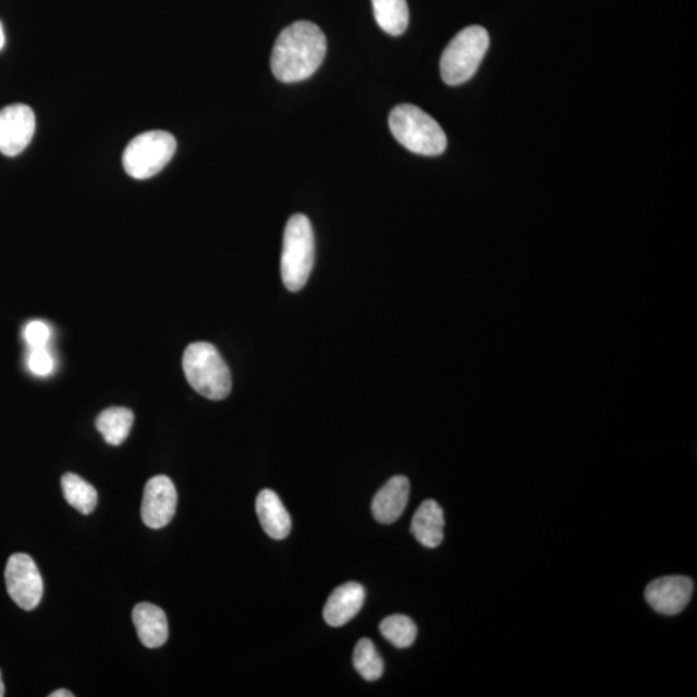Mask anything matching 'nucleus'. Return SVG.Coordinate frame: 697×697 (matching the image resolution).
Here are the masks:
<instances>
[{
	"label": "nucleus",
	"mask_w": 697,
	"mask_h": 697,
	"mask_svg": "<svg viewBox=\"0 0 697 697\" xmlns=\"http://www.w3.org/2000/svg\"><path fill=\"white\" fill-rule=\"evenodd\" d=\"M326 53L327 39L320 27L297 21L279 34L271 53V72L284 83L308 80L322 65Z\"/></svg>",
	"instance_id": "1"
},
{
	"label": "nucleus",
	"mask_w": 697,
	"mask_h": 697,
	"mask_svg": "<svg viewBox=\"0 0 697 697\" xmlns=\"http://www.w3.org/2000/svg\"><path fill=\"white\" fill-rule=\"evenodd\" d=\"M389 127L396 142L416 155L441 156L448 148V136L441 125L415 105L395 107L389 115Z\"/></svg>",
	"instance_id": "2"
},
{
	"label": "nucleus",
	"mask_w": 697,
	"mask_h": 697,
	"mask_svg": "<svg viewBox=\"0 0 697 697\" xmlns=\"http://www.w3.org/2000/svg\"><path fill=\"white\" fill-rule=\"evenodd\" d=\"M316 260V239L305 215L292 216L284 229L281 273L285 288L297 292L304 288Z\"/></svg>",
	"instance_id": "3"
},
{
	"label": "nucleus",
	"mask_w": 697,
	"mask_h": 697,
	"mask_svg": "<svg viewBox=\"0 0 697 697\" xmlns=\"http://www.w3.org/2000/svg\"><path fill=\"white\" fill-rule=\"evenodd\" d=\"M187 382L208 400L221 401L232 392V375L218 348L208 343L186 347L183 358Z\"/></svg>",
	"instance_id": "4"
},
{
	"label": "nucleus",
	"mask_w": 697,
	"mask_h": 697,
	"mask_svg": "<svg viewBox=\"0 0 697 697\" xmlns=\"http://www.w3.org/2000/svg\"><path fill=\"white\" fill-rule=\"evenodd\" d=\"M490 47L485 27L473 25L453 37L441 59V75L445 85L458 86L473 78Z\"/></svg>",
	"instance_id": "5"
},
{
	"label": "nucleus",
	"mask_w": 697,
	"mask_h": 697,
	"mask_svg": "<svg viewBox=\"0 0 697 697\" xmlns=\"http://www.w3.org/2000/svg\"><path fill=\"white\" fill-rule=\"evenodd\" d=\"M178 143L169 132L149 131L136 136L123 152V167L131 178H155L176 152Z\"/></svg>",
	"instance_id": "6"
},
{
	"label": "nucleus",
	"mask_w": 697,
	"mask_h": 697,
	"mask_svg": "<svg viewBox=\"0 0 697 697\" xmlns=\"http://www.w3.org/2000/svg\"><path fill=\"white\" fill-rule=\"evenodd\" d=\"M5 585L12 601L19 608L32 611L38 608L44 597V578L37 564L27 554L17 553L11 555L5 566Z\"/></svg>",
	"instance_id": "7"
},
{
	"label": "nucleus",
	"mask_w": 697,
	"mask_h": 697,
	"mask_svg": "<svg viewBox=\"0 0 697 697\" xmlns=\"http://www.w3.org/2000/svg\"><path fill=\"white\" fill-rule=\"evenodd\" d=\"M35 114L24 103H13L0 109V152L17 157L30 145L35 134Z\"/></svg>",
	"instance_id": "8"
},
{
	"label": "nucleus",
	"mask_w": 697,
	"mask_h": 697,
	"mask_svg": "<svg viewBox=\"0 0 697 697\" xmlns=\"http://www.w3.org/2000/svg\"><path fill=\"white\" fill-rule=\"evenodd\" d=\"M178 506V491L166 476L152 477L145 486L142 517L146 526L163 528L173 519Z\"/></svg>",
	"instance_id": "9"
},
{
	"label": "nucleus",
	"mask_w": 697,
	"mask_h": 697,
	"mask_svg": "<svg viewBox=\"0 0 697 697\" xmlns=\"http://www.w3.org/2000/svg\"><path fill=\"white\" fill-rule=\"evenodd\" d=\"M694 583L686 576H664L647 585L645 597L661 615H678L692 601Z\"/></svg>",
	"instance_id": "10"
},
{
	"label": "nucleus",
	"mask_w": 697,
	"mask_h": 697,
	"mask_svg": "<svg viewBox=\"0 0 697 697\" xmlns=\"http://www.w3.org/2000/svg\"><path fill=\"white\" fill-rule=\"evenodd\" d=\"M366 590L358 583H346L333 590L323 610L326 623L338 627L351 622L364 608Z\"/></svg>",
	"instance_id": "11"
},
{
	"label": "nucleus",
	"mask_w": 697,
	"mask_h": 697,
	"mask_svg": "<svg viewBox=\"0 0 697 697\" xmlns=\"http://www.w3.org/2000/svg\"><path fill=\"white\" fill-rule=\"evenodd\" d=\"M409 480L404 476H395L389 479L386 486L375 494L372 501V514L376 521L382 525H390L399 521L406 511L409 499Z\"/></svg>",
	"instance_id": "12"
},
{
	"label": "nucleus",
	"mask_w": 697,
	"mask_h": 697,
	"mask_svg": "<svg viewBox=\"0 0 697 697\" xmlns=\"http://www.w3.org/2000/svg\"><path fill=\"white\" fill-rule=\"evenodd\" d=\"M138 639L148 648L162 647L169 639L166 613L152 603H138L132 612Z\"/></svg>",
	"instance_id": "13"
},
{
	"label": "nucleus",
	"mask_w": 697,
	"mask_h": 697,
	"mask_svg": "<svg viewBox=\"0 0 697 697\" xmlns=\"http://www.w3.org/2000/svg\"><path fill=\"white\" fill-rule=\"evenodd\" d=\"M256 513L262 529L271 539L283 540L291 533L292 521L288 509L271 490H262L256 499Z\"/></svg>",
	"instance_id": "14"
},
{
	"label": "nucleus",
	"mask_w": 697,
	"mask_h": 697,
	"mask_svg": "<svg viewBox=\"0 0 697 697\" xmlns=\"http://www.w3.org/2000/svg\"><path fill=\"white\" fill-rule=\"evenodd\" d=\"M444 515L442 508L435 500H425L418 506L413 523H411V533L423 547L435 549L441 546L444 534Z\"/></svg>",
	"instance_id": "15"
},
{
	"label": "nucleus",
	"mask_w": 697,
	"mask_h": 697,
	"mask_svg": "<svg viewBox=\"0 0 697 697\" xmlns=\"http://www.w3.org/2000/svg\"><path fill=\"white\" fill-rule=\"evenodd\" d=\"M134 413L124 407H110L97 417L96 428L100 431L105 442L120 445L129 438L134 425Z\"/></svg>",
	"instance_id": "16"
},
{
	"label": "nucleus",
	"mask_w": 697,
	"mask_h": 697,
	"mask_svg": "<svg viewBox=\"0 0 697 697\" xmlns=\"http://www.w3.org/2000/svg\"><path fill=\"white\" fill-rule=\"evenodd\" d=\"M376 23L393 37L407 30L409 11L407 0H371Z\"/></svg>",
	"instance_id": "17"
},
{
	"label": "nucleus",
	"mask_w": 697,
	"mask_h": 697,
	"mask_svg": "<svg viewBox=\"0 0 697 697\" xmlns=\"http://www.w3.org/2000/svg\"><path fill=\"white\" fill-rule=\"evenodd\" d=\"M62 492L70 505L82 514H90L95 511L99 494L94 486L76 474L68 473L61 479Z\"/></svg>",
	"instance_id": "18"
},
{
	"label": "nucleus",
	"mask_w": 697,
	"mask_h": 697,
	"mask_svg": "<svg viewBox=\"0 0 697 697\" xmlns=\"http://www.w3.org/2000/svg\"><path fill=\"white\" fill-rule=\"evenodd\" d=\"M353 664L355 671L368 682L380 680L383 673L382 659L371 639H360L355 646Z\"/></svg>",
	"instance_id": "19"
},
{
	"label": "nucleus",
	"mask_w": 697,
	"mask_h": 697,
	"mask_svg": "<svg viewBox=\"0 0 697 697\" xmlns=\"http://www.w3.org/2000/svg\"><path fill=\"white\" fill-rule=\"evenodd\" d=\"M380 633L396 648H408L415 644L417 626L408 616L392 615L382 620Z\"/></svg>",
	"instance_id": "20"
},
{
	"label": "nucleus",
	"mask_w": 697,
	"mask_h": 697,
	"mask_svg": "<svg viewBox=\"0 0 697 697\" xmlns=\"http://www.w3.org/2000/svg\"><path fill=\"white\" fill-rule=\"evenodd\" d=\"M29 365L30 371L38 376H48L51 375L54 367V362L50 352L47 351L46 347L32 348V353L29 355Z\"/></svg>",
	"instance_id": "21"
},
{
	"label": "nucleus",
	"mask_w": 697,
	"mask_h": 697,
	"mask_svg": "<svg viewBox=\"0 0 697 697\" xmlns=\"http://www.w3.org/2000/svg\"><path fill=\"white\" fill-rule=\"evenodd\" d=\"M50 327L40 320H33L25 329V340L32 348L46 347L50 341Z\"/></svg>",
	"instance_id": "22"
},
{
	"label": "nucleus",
	"mask_w": 697,
	"mask_h": 697,
	"mask_svg": "<svg viewBox=\"0 0 697 697\" xmlns=\"http://www.w3.org/2000/svg\"><path fill=\"white\" fill-rule=\"evenodd\" d=\"M74 695L70 692H68V689H58V692H54L50 695V697H73Z\"/></svg>",
	"instance_id": "23"
},
{
	"label": "nucleus",
	"mask_w": 697,
	"mask_h": 697,
	"mask_svg": "<svg viewBox=\"0 0 697 697\" xmlns=\"http://www.w3.org/2000/svg\"><path fill=\"white\" fill-rule=\"evenodd\" d=\"M4 45H5V34L3 29V24L0 23V51L3 50Z\"/></svg>",
	"instance_id": "24"
},
{
	"label": "nucleus",
	"mask_w": 697,
	"mask_h": 697,
	"mask_svg": "<svg viewBox=\"0 0 697 697\" xmlns=\"http://www.w3.org/2000/svg\"><path fill=\"white\" fill-rule=\"evenodd\" d=\"M4 694H5L4 693V683H3V680H2V674H0V697H3Z\"/></svg>",
	"instance_id": "25"
}]
</instances>
